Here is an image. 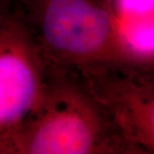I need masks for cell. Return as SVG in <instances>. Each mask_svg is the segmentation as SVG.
<instances>
[{"mask_svg":"<svg viewBox=\"0 0 154 154\" xmlns=\"http://www.w3.org/2000/svg\"><path fill=\"white\" fill-rule=\"evenodd\" d=\"M45 65L34 105L0 134V154H146L121 134L75 69Z\"/></svg>","mask_w":154,"mask_h":154,"instance_id":"obj_1","label":"cell"},{"mask_svg":"<svg viewBox=\"0 0 154 154\" xmlns=\"http://www.w3.org/2000/svg\"><path fill=\"white\" fill-rule=\"evenodd\" d=\"M75 70L123 136L146 154H153L152 67L88 66Z\"/></svg>","mask_w":154,"mask_h":154,"instance_id":"obj_3","label":"cell"},{"mask_svg":"<svg viewBox=\"0 0 154 154\" xmlns=\"http://www.w3.org/2000/svg\"><path fill=\"white\" fill-rule=\"evenodd\" d=\"M45 70L31 30L12 4L0 22V134L32 108L41 92Z\"/></svg>","mask_w":154,"mask_h":154,"instance_id":"obj_4","label":"cell"},{"mask_svg":"<svg viewBox=\"0 0 154 154\" xmlns=\"http://www.w3.org/2000/svg\"><path fill=\"white\" fill-rule=\"evenodd\" d=\"M45 63L63 68L152 67L123 32L106 0H13Z\"/></svg>","mask_w":154,"mask_h":154,"instance_id":"obj_2","label":"cell"},{"mask_svg":"<svg viewBox=\"0 0 154 154\" xmlns=\"http://www.w3.org/2000/svg\"><path fill=\"white\" fill-rule=\"evenodd\" d=\"M13 0H0V22L10 12Z\"/></svg>","mask_w":154,"mask_h":154,"instance_id":"obj_5","label":"cell"},{"mask_svg":"<svg viewBox=\"0 0 154 154\" xmlns=\"http://www.w3.org/2000/svg\"><path fill=\"white\" fill-rule=\"evenodd\" d=\"M106 1H108V2H109V1H110V0H106Z\"/></svg>","mask_w":154,"mask_h":154,"instance_id":"obj_6","label":"cell"}]
</instances>
